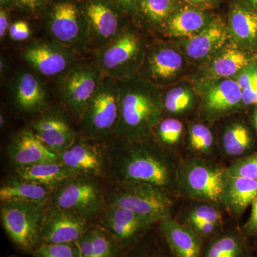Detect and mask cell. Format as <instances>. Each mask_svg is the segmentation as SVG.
<instances>
[{"mask_svg":"<svg viewBox=\"0 0 257 257\" xmlns=\"http://www.w3.org/2000/svg\"><path fill=\"white\" fill-rule=\"evenodd\" d=\"M32 130L59 156L79 135L71 126L67 115L60 109L44 111L32 124Z\"/></svg>","mask_w":257,"mask_h":257,"instance_id":"16","label":"cell"},{"mask_svg":"<svg viewBox=\"0 0 257 257\" xmlns=\"http://www.w3.org/2000/svg\"><path fill=\"white\" fill-rule=\"evenodd\" d=\"M49 0H14V5L30 13H37L45 8Z\"/></svg>","mask_w":257,"mask_h":257,"instance_id":"41","label":"cell"},{"mask_svg":"<svg viewBox=\"0 0 257 257\" xmlns=\"http://www.w3.org/2000/svg\"><path fill=\"white\" fill-rule=\"evenodd\" d=\"M92 226L82 214L48 203L42 226V243L76 242Z\"/></svg>","mask_w":257,"mask_h":257,"instance_id":"15","label":"cell"},{"mask_svg":"<svg viewBox=\"0 0 257 257\" xmlns=\"http://www.w3.org/2000/svg\"><path fill=\"white\" fill-rule=\"evenodd\" d=\"M255 68H256V71H257V61H256V67H255Z\"/></svg>","mask_w":257,"mask_h":257,"instance_id":"53","label":"cell"},{"mask_svg":"<svg viewBox=\"0 0 257 257\" xmlns=\"http://www.w3.org/2000/svg\"><path fill=\"white\" fill-rule=\"evenodd\" d=\"M79 54L54 40L32 42L22 52V57L37 73L60 77L79 62Z\"/></svg>","mask_w":257,"mask_h":257,"instance_id":"12","label":"cell"},{"mask_svg":"<svg viewBox=\"0 0 257 257\" xmlns=\"http://www.w3.org/2000/svg\"><path fill=\"white\" fill-rule=\"evenodd\" d=\"M221 220V216L219 211L212 206L206 205V204L194 208L189 213V217L187 219L189 226H192L193 225L204 222V221H209L219 226Z\"/></svg>","mask_w":257,"mask_h":257,"instance_id":"39","label":"cell"},{"mask_svg":"<svg viewBox=\"0 0 257 257\" xmlns=\"http://www.w3.org/2000/svg\"><path fill=\"white\" fill-rule=\"evenodd\" d=\"M32 257H80L77 243H42Z\"/></svg>","mask_w":257,"mask_h":257,"instance_id":"35","label":"cell"},{"mask_svg":"<svg viewBox=\"0 0 257 257\" xmlns=\"http://www.w3.org/2000/svg\"><path fill=\"white\" fill-rule=\"evenodd\" d=\"M189 144L197 152L209 153L213 145L211 130L204 124L192 125L189 130Z\"/></svg>","mask_w":257,"mask_h":257,"instance_id":"36","label":"cell"},{"mask_svg":"<svg viewBox=\"0 0 257 257\" xmlns=\"http://www.w3.org/2000/svg\"><path fill=\"white\" fill-rule=\"evenodd\" d=\"M5 121H6V119H5V115L1 114V115H0V126H4Z\"/></svg>","mask_w":257,"mask_h":257,"instance_id":"51","label":"cell"},{"mask_svg":"<svg viewBox=\"0 0 257 257\" xmlns=\"http://www.w3.org/2000/svg\"><path fill=\"white\" fill-rule=\"evenodd\" d=\"M94 53V62L106 77L121 82L137 75L143 60L141 38L133 30L123 29L107 45Z\"/></svg>","mask_w":257,"mask_h":257,"instance_id":"7","label":"cell"},{"mask_svg":"<svg viewBox=\"0 0 257 257\" xmlns=\"http://www.w3.org/2000/svg\"><path fill=\"white\" fill-rule=\"evenodd\" d=\"M227 171V170H226ZM257 198V180L226 175L223 203L230 210L240 214Z\"/></svg>","mask_w":257,"mask_h":257,"instance_id":"26","label":"cell"},{"mask_svg":"<svg viewBox=\"0 0 257 257\" xmlns=\"http://www.w3.org/2000/svg\"><path fill=\"white\" fill-rule=\"evenodd\" d=\"M12 5H14V0H0V8H1L9 9Z\"/></svg>","mask_w":257,"mask_h":257,"instance_id":"47","label":"cell"},{"mask_svg":"<svg viewBox=\"0 0 257 257\" xmlns=\"http://www.w3.org/2000/svg\"><path fill=\"white\" fill-rule=\"evenodd\" d=\"M242 102V89L236 81L226 79L214 84L207 91L206 107L213 113H221Z\"/></svg>","mask_w":257,"mask_h":257,"instance_id":"28","label":"cell"},{"mask_svg":"<svg viewBox=\"0 0 257 257\" xmlns=\"http://www.w3.org/2000/svg\"><path fill=\"white\" fill-rule=\"evenodd\" d=\"M118 85L119 118L115 137L130 141L146 140L162 117L164 104L160 90L139 75Z\"/></svg>","mask_w":257,"mask_h":257,"instance_id":"2","label":"cell"},{"mask_svg":"<svg viewBox=\"0 0 257 257\" xmlns=\"http://www.w3.org/2000/svg\"><path fill=\"white\" fill-rule=\"evenodd\" d=\"M18 177L54 190L64 182L79 176L61 162L48 161L27 167H15Z\"/></svg>","mask_w":257,"mask_h":257,"instance_id":"20","label":"cell"},{"mask_svg":"<svg viewBox=\"0 0 257 257\" xmlns=\"http://www.w3.org/2000/svg\"><path fill=\"white\" fill-rule=\"evenodd\" d=\"M52 190L40 184L18 177L7 180L0 188V201L47 204Z\"/></svg>","mask_w":257,"mask_h":257,"instance_id":"25","label":"cell"},{"mask_svg":"<svg viewBox=\"0 0 257 257\" xmlns=\"http://www.w3.org/2000/svg\"><path fill=\"white\" fill-rule=\"evenodd\" d=\"M257 77V71L256 69L251 68L246 69L243 71L239 74V77H237L238 84L241 87V89H244L246 88L249 87L252 84L253 81L256 79Z\"/></svg>","mask_w":257,"mask_h":257,"instance_id":"43","label":"cell"},{"mask_svg":"<svg viewBox=\"0 0 257 257\" xmlns=\"http://www.w3.org/2000/svg\"><path fill=\"white\" fill-rule=\"evenodd\" d=\"M246 237L236 231L219 233L204 242L202 257H252Z\"/></svg>","mask_w":257,"mask_h":257,"instance_id":"24","label":"cell"},{"mask_svg":"<svg viewBox=\"0 0 257 257\" xmlns=\"http://www.w3.org/2000/svg\"><path fill=\"white\" fill-rule=\"evenodd\" d=\"M227 171L202 160L187 161L179 171V182L189 195L213 204L223 203Z\"/></svg>","mask_w":257,"mask_h":257,"instance_id":"10","label":"cell"},{"mask_svg":"<svg viewBox=\"0 0 257 257\" xmlns=\"http://www.w3.org/2000/svg\"><path fill=\"white\" fill-rule=\"evenodd\" d=\"M183 133V124L178 119H167L159 123L158 138L162 143L173 145L178 143Z\"/></svg>","mask_w":257,"mask_h":257,"instance_id":"37","label":"cell"},{"mask_svg":"<svg viewBox=\"0 0 257 257\" xmlns=\"http://www.w3.org/2000/svg\"><path fill=\"white\" fill-rule=\"evenodd\" d=\"M11 91L14 104L20 111L37 113L47 110L46 89L32 71H19L12 82Z\"/></svg>","mask_w":257,"mask_h":257,"instance_id":"18","label":"cell"},{"mask_svg":"<svg viewBox=\"0 0 257 257\" xmlns=\"http://www.w3.org/2000/svg\"><path fill=\"white\" fill-rule=\"evenodd\" d=\"M226 170L231 176L257 180V154L236 161Z\"/></svg>","mask_w":257,"mask_h":257,"instance_id":"38","label":"cell"},{"mask_svg":"<svg viewBox=\"0 0 257 257\" xmlns=\"http://www.w3.org/2000/svg\"><path fill=\"white\" fill-rule=\"evenodd\" d=\"M252 136L244 124L235 123L225 131L223 137V147L225 153L236 157L248 151L252 145Z\"/></svg>","mask_w":257,"mask_h":257,"instance_id":"31","label":"cell"},{"mask_svg":"<svg viewBox=\"0 0 257 257\" xmlns=\"http://www.w3.org/2000/svg\"><path fill=\"white\" fill-rule=\"evenodd\" d=\"M7 69V62L5 61V57L3 56L1 57V60H0V74H1V79H3L4 77L5 72H6Z\"/></svg>","mask_w":257,"mask_h":257,"instance_id":"46","label":"cell"},{"mask_svg":"<svg viewBox=\"0 0 257 257\" xmlns=\"http://www.w3.org/2000/svg\"><path fill=\"white\" fill-rule=\"evenodd\" d=\"M99 226L104 228L126 252L150 233L155 221L133 211L106 205L101 212Z\"/></svg>","mask_w":257,"mask_h":257,"instance_id":"13","label":"cell"},{"mask_svg":"<svg viewBox=\"0 0 257 257\" xmlns=\"http://www.w3.org/2000/svg\"><path fill=\"white\" fill-rule=\"evenodd\" d=\"M251 215L244 226V234L248 237H257V198L253 201Z\"/></svg>","mask_w":257,"mask_h":257,"instance_id":"42","label":"cell"},{"mask_svg":"<svg viewBox=\"0 0 257 257\" xmlns=\"http://www.w3.org/2000/svg\"><path fill=\"white\" fill-rule=\"evenodd\" d=\"M252 120L257 133V107L254 109V111H253Z\"/></svg>","mask_w":257,"mask_h":257,"instance_id":"49","label":"cell"},{"mask_svg":"<svg viewBox=\"0 0 257 257\" xmlns=\"http://www.w3.org/2000/svg\"><path fill=\"white\" fill-rule=\"evenodd\" d=\"M193 94L189 89L184 87H175L170 89L163 100L164 107L169 112L179 114L192 106Z\"/></svg>","mask_w":257,"mask_h":257,"instance_id":"34","label":"cell"},{"mask_svg":"<svg viewBox=\"0 0 257 257\" xmlns=\"http://www.w3.org/2000/svg\"><path fill=\"white\" fill-rule=\"evenodd\" d=\"M7 153L15 167L60 160V157L37 137L32 130H20L11 139Z\"/></svg>","mask_w":257,"mask_h":257,"instance_id":"17","label":"cell"},{"mask_svg":"<svg viewBox=\"0 0 257 257\" xmlns=\"http://www.w3.org/2000/svg\"><path fill=\"white\" fill-rule=\"evenodd\" d=\"M146 140L130 141L117 138L108 146L109 167L106 177L111 184L141 182L165 189L175 180L173 167Z\"/></svg>","mask_w":257,"mask_h":257,"instance_id":"1","label":"cell"},{"mask_svg":"<svg viewBox=\"0 0 257 257\" xmlns=\"http://www.w3.org/2000/svg\"><path fill=\"white\" fill-rule=\"evenodd\" d=\"M110 1L121 12L134 14L138 11V0H110Z\"/></svg>","mask_w":257,"mask_h":257,"instance_id":"44","label":"cell"},{"mask_svg":"<svg viewBox=\"0 0 257 257\" xmlns=\"http://www.w3.org/2000/svg\"><path fill=\"white\" fill-rule=\"evenodd\" d=\"M176 8V0H138L137 12L149 23L157 25L167 21Z\"/></svg>","mask_w":257,"mask_h":257,"instance_id":"32","label":"cell"},{"mask_svg":"<svg viewBox=\"0 0 257 257\" xmlns=\"http://www.w3.org/2000/svg\"><path fill=\"white\" fill-rule=\"evenodd\" d=\"M46 206L27 202L2 204V224L8 237L20 251L32 253L42 244V226Z\"/></svg>","mask_w":257,"mask_h":257,"instance_id":"6","label":"cell"},{"mask_svg":"<svg viewBox=\"0 0 257 257\" xmlns=\"http://www.w3.org/2000/svg\"><path fill=\"white\" fill-rule=\"evenodd\" d=\"M159 230L174 257H202L204 240L189 225L169 216L160 221Z\"/></svg>","mask_w":257,"mask_h":257,"instance_id":"19","label":"cell"},{"mask_svg":"<svg viewBox=\"0 0 257 257\" xmlns=\"http://www.w3.org/2000/svg\"><path fill=\"white\" fill-rule=\"evenodd\" d=\"M106 205L133 211L155 223L170 216L172 199L165 189L141 182L111 184L104 193Z\"/></svg>","mask_w":257,"mask_h":257,"instance_id":"3","label":"cell"},{"mask_svg":"<svg viewBox=\"0 0 257 257\" xmlns=\"http://www.w3.org/2000/svg\"><path fill=\"white\" fill-rule=\"evenodd\" d=\"M245 1H246V4L257 10V0H245Z\"/></svg>","mask_w":257,"mask_h":257,"instance_id":"48","label":"cell"},{"mask_svg":"<svg viewBox=\"0 0 257 257\" xmlns=\"http://www.w3.org/2000/svg\"><path fill=\"white\" fill-rule=\"evenodd\" d=\"M62 163L79 176L101 178L109 167V152L104 142L78 135L60 155Z\"/></svg>","mask_w":257,"mask_h":257,"instance_id":"11","label":"cell"},{"mask_svg":"<svg viewBox=\"0 0 257 257\" xmlns=\"http://www.w3.org/2000/svg\"><path fill=\"white\" fill-rule=\"evenodd\" d=\"M148 234L124 257H174L161 234L158 239L149 237Z\"/></svg>","mask_w":257,"mask_h":257,"instance_id":"33","label":"cell"},{"mask_svg":"<svg viewBox=\"0 0 257 257\" xmlns=\"http://www.w3.org/2000/svg\"><path fill=\"white\" fill-rule=\"evenodd\" d=\"M143 78L155 84L158 81L172 79L183 65L182 56L170 48L152 50L144 60Z\"/></svg>","mask_w":257,"mask_h":257,"instance_id":"22","label":"cell"},{"mask_svg":"<svg viewBox=\"0 0 257 257\" xmlns=\"http://www.w3.org/2000/svg\"><path fill=\"white\" fill-rule=\"evenodd\" d=\"M45 22L51 40L79 55L90 52L89 27L82 5L75 0H55L47 8Z\"/></svg>","mask_w":257,"mask_h":257,"instance_id":"4","label":"cell"},{"mask_svg":"<svg viewBox=\"0 0 257 257\" xmlns=\"http://www.w3.org/2000/svg\"><path fill=\"white\" fill-rule=\"evenodd\" d=\"M119 118L118 82L104 75L79 120L82 135L106 143L115 136Z\"/></svg>","mask_w":257,"mask_h":257,"instance_id":"5","label":"cell"},{"mask_svg":"<svg viewBox=\"0 0 257 257\" xmlns=\"http://www.w3.org/2000/svg\"><path fill=\"white\" fill-rule=\"evenodd\" d=\"M227 38L228 33L224 24L214 20L197 35L189 39L186 44V52L191 58H205L221 48Z\"/></svg>","mask_w":257,"mask_h":257,"instance_id":"23","label":"cell"},{"mask_svg":"<svg viewBox=\"0 0 257 257\" xmlns=\"http://www.w3.org/2000/svg\"><path fill=\"white\" fill-rule=\"evenodd\" d=\"M104 77L100 67L94 61L77 62L59 77L57 91L65 111L79 121Z\"/></svg>","mask_w":257,"mask_h":257,"instance_id":"8","label":"cell"},{"mask_svg":"<svg viewBox=\"0 0 257 257\" xmlns=\"http://www.w3.org/2000/svg\"><path fill=\"white\" fill-rule=\"evenodd\" d=\"M76 243L80 257H124L128 253L99 224L92 225Z\"/></svg>","mask_w":257,"mask_h":257,"instance_id":"21","label":"cell"},{"mask_svg":"<svg viewBox=\"0 0 257 257\" xmlns=\"http://www.w3.org/2000/svg\"><path fill=\"white\" fill-rule=\"evenodd\" d=\"M70 209L90 220L99 216L106 206L105 197L95 179L77 176L52 190L49 202Z\"/></svg>","mask_w":257,"mask_h":257,"instance_id":"9","label":"cell"},{"mask_svg":"<svg viewBox=\"0 0 257 257\" xmlns=\"http://www.w3.org/2000/svg\"><path fill=\"white\" fill-rule=\"evenodd\" d=\"M207 17L194 8H185L176 12L165 22V28L174 37H192L207 25Z\"/></svg>","mask_w":257,"mask_h":257,"instance_id":"29","label":"cell"},{"mask_svg":"<svg viewBox=\"0 0 257 257\" xmlns=\"http://www.w3.org/2000/svg\"><path fill=\"white\" fill-rule=\"evenodd\" d=\"M83 11L88 23L90 50H100L107 45L123 29L121 10L110 0H85Z\"/></svg>","mask_w":257,"mask_h":257,"instance_id":"14","label":"cell"},{"mask_svg":"<svg viewBox=\"0 0 257 257\" xmlns=\"http://www.w3.org/2000/svg\"><path fill=\"white\" fill-rule=\"evenodd\" d=\"M188 1L193 4H203V3H209L211 0H188Z\"/></svg>","mask_w":257,"mask_h":257,"instance_id":"50","label":"cell"},{"mask_svg":"<svg viewBox=\"0 0 257 257\" xmlns=\"http://www.w3.org/2000/svg\"><path fill=\"white\" fill-rule=\"evenodd\" d=\"M9 9L1 8L0 9V39L3 40L10 28Z\"/></svg>","mask_w":257,"mask_h":257,"instance_id":"45","label":"cell"},{"mask_svg":"<svg viewBox=\"0 0 257 257\" xmlns=\"http://www.w3.org/2000/svg\"><path fill=\"white\" fill-rule=\"evenodd\" d=\"M229 24L238 43L246 48L257 47V10L246 3L235 5L230 13Z\"/></svg>","mask_w":257,"mask_h":257,"instance_id":"27","label":"cell"},{"mask_svg":"<svg viewBox=\"0 0 257 257\" xmlns=\"http://www.w3.org/2000/svg\"><path fill=\"white\" fill-rule=\"evenodd\" d=\"M252 257H257V250L256 251V252H255L254 254H253Z\"/></svg>","mask_w":257,"mask_h":257,"instance_id":"52","label":"cell"},{"mask_svg":"<svg viewBox=\"0 0 257 257\" xmlns=\"http://www.w3.org/2000/svg\"><path fill=\"white\" fill-rule=\"evenodd\" d=\"M8 33L12 40L16 42H21L28 40L31 34V30L28 23L20 20L11 24Z\"/></svg>","mask_w":257,"mask_h":257,"instance_id":"40","label":"cell"},{"mask_svg":"<svg viewBox=\"0 0 257 257\" xmlns=\"http://www.w3.org/2000/svg\"><path fill=\"white\" fill-rule=\"evenodd\" d=\"M247 55L236 48L225 50L213 62L210 74L214 78H226L240 72L249 64Z\"/></svg>","mask_w":257,"mask_h":257,"instance_id":"30","label":"cell"}]
</instances>
